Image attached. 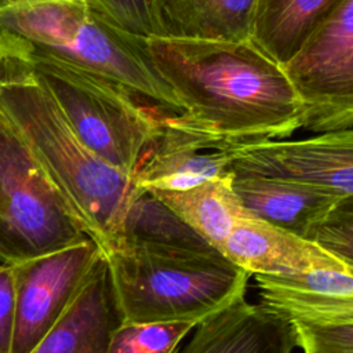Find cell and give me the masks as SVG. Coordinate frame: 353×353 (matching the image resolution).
I'll list each match as a JSON object with an SVG mask.
<instances>
[{"label": "cell", "mask_w": 353, "mask_h": 353, "mask_svg": "<svg viewBox=\"0 0 353 353\" xmlns=\"http://www.w3.org/2000/svg\"><path fill=\"white\" fill-rule=\"evenodd\" d=\"M149 50L179 103L174 120L214 149L302 128L303 106L284 68L251 40L150 37Z\"/></svg>", "instance_id": "obj_1"}, {"label": "cell", "mask_w": 353, "mask_h": 353, "mask_svg": "<svg viewBox=\"0 0 353 353\" xmlns=\"http://www.w3.org/2000/svg\"><path fill=\"white\" fill-rule=\"evenodd\" d=\"M0 110L46 175L103 250L116 247L124 216L143 190L132 175L94 154L19 57L0 51Z\"/></svg>", "instance_id": "obj_2"}, {"label": "cell", "mask_w": 353, "mask_h": 353, "mask_svg": "<svg viewBox=\"0 0 353 353\" xmlns=\"http://www.w3.org/2000/svg\"><path fill=\"white\" fill-rule=\"evenodd\" d=\"M103 254L123 321L200 323L245 296L251 276L197 233Z\"/></svg>", "instance_id": "obj_3"}, {"label": "cell", "mask_w": 353, "mask_h": 353, "mask_svg": "<svg viewBox=\"0 0 353 353\" xmlns=\"http://www.w3.org/2000/svg\"><path fill=\"white\" fill-rule=\"evenodd\" d=\"M0 51L72 63L179 113L176 97L153 61L149 39L114 26L84 3L0 4Z\"/></svg>", "instance_id": "obj_4"}, {"label": "cell", "mask_w": 353, "mask_h": 353, "mask_svg": "<svg viewBox=\"0 0 353 353\" xmlns=\"http://www.w3.org/2000/svg\"><path fill=\"white\" fill-rule=\"evenodd\" d=\"M22 59L54 98L77 138L99 159L132 175L160 132L164 114L105 76L48 57Z\"/></svg>", "instance_id": "obj_5"}, {"label": "cell", "mask_w": 353, "mask_h": 353, "mask_svg": "<svg viewBox=\"0 0 353 353\" xmlns=\"http://www.w3.org/2000/svg\"><path fill=\"white\" fill-rule=\"evenodd\" d=\"M88 237L14 124L0 110V259L14 263Z\"/></svg>", "instance_id": "obj_6"}, {"label": "cell", "mask_w": 353, "mask_h": 353, "mask_svg": "<svg viewBox=\"0 0 353 353\" xmlns=\"http://www.w3.org/2000/svg\"><path fill=\"white\" fill-rule=\"evenodd\" d=\"M283 68L303 106L302 128H352L353 0H342Z\"/></svg>", "instance_id": "obj_7"}, {"label": "cell", "mask_w": 353, "mask_h": 353, "mask_svg": "<svg viewBox=\"0 0 353 353\" xmlns=\"http://www.w3.org/2000/svg\"><path fill=\"white\" fill-rule=\"evenodd\" d=\"M103 250L92 239L11 263L17 317L11 353H32L61 321Z\"/></svg>", "instance_id": "obj_8"}, {"label": "cell", "mask_w": 353, "mask_h": 353, "mask_svg": "<svg viewBox=\"0 0 353 353\" xmlns=\"http://www.w3.org/2000/svg\"><path fill=\"white\" fill-rule=\"evenodd\" d=\"M230 170L306 182L353 197V128L296 139H268L226 149Z\"/></svg>", "instance_id": "obj_9"}, {"label": "cell", "mask_w": 353, "mask_h": 353, "mask_svg": "<svg viewBox=\"0 0 353 353\" xmlns=\"http://www.w3.org/2000/svg\"><path fill=\"white\" fill-rule=\"evenodd\" d=\"M222 254L254 276H294L316 270L353 273L352 268L313 240L251 214L239 219Z\"/></svg>", "instance_id": "obj_10"}, {"label": "cell", "mask_w": 353, "mask_h": 353, "mask_svg": "<svg viewBox=\"0 0 353 353\" xmlns=\"http://www.w3.org/2000/svg\"><path fill=\"white\" fill-rule=\"evenodd\" d=\"M228 150H218L201 135L164 114L160 132L142 156L132 178L146 190H185L229 174Z\"/></svg>", "instance_id": "obj_11"}, {"label": "cell", "mask_w": 353, "mask_h": 353, "mask_svg": "<svg viewBox=\"0 0 353 353\" xmlns=\"http://www.w3.org/2000/svg\"><path fill=\"white\" fill-rule=\"evenodd\" d=\"M295 347L288 317L241 296L197 323L178 353H292Z\"/></svg>", "instance_id": "obj_12"}, {"label": "cell", "mask_w": 353, "mask_h": 353, "mask_svg": "<svg viewBox=\"0 0 353 353\" xmlns=\"http://www.w3.org/2000/svg\"><path fill=\"white\" fill-rule=\"evenodd\" d=\"M232 188L247 212L301 237L343 199L306 182L256 174L233 172Z\"/></svg>", "instance_id": "obj_13"}, {"label": "cell", "mask_w": 353, "mask_h": 353, "mask_svg": "<svg viewBox=\"0 0 353 353\" xmlns=\"http://www.w3.org/2000/svg\"><path fill=\"white\" fill-rule=\"evenodd\" d=\"M121 321L103 254L73 305L32 353H106L109 336Z\"/></svg>", "instance_id": "obj_14"}, {"label": "cell", "mask_w": 353, "mask_h": 353, "mask_svg": "<svg viewBox=\"0 0 353 353\" xmlns=\"http://www.w3.org/2000/svg\"><path fill=\"white\" fill-rule=\"evenodd\" d=\"M159 37L247 41L258 0H153Z\"/></svg>", "instance_id": "obj_15"}, {"label": "cell", "mask_w": 353, "mask_h": 353, "mask_svg": "<svg viewBox=\"0 0 353 353\" xmlns=\"http://www.w3.org/2000/svg\"><path fill=\"white\" fill-rule=\"evenodd\" d=\"M233 171L185 190H149L183 223L222 252L240 218L250 215L232 188Z\"/></svg>", "instance_id": "obj_16"}, {"label": "cell", "mask_w": 353, "mask_h": 353, "mask_svg": "<svg viewBox=\"0 0 353 353\" xmlns=\"http://www.w3.org/2000/svg\"><path fill=\"white\" fill-rule=\"evenodd\" d=\"M342 0H258L251 41L284 66Z\"/></svg>", "instance_id": "obj_17"}, {"label": "cell", "mask_w": 353, "mask_h": 353, "mask_svg": "<svg viewBox=\"0 0 353 353\" xmlns=\"http://www.w3.org/2000/svg\"><path fill=\"white\" fill-rule=\"evenodd\" d=\"M197 321H121L110 334L106 353H175Z\"/></svg>", "instance_id": "obj_18"}, {"label": "cell", "mask_w": 353, "mask_h": 353, "mask_svg": "<svg viewBox=\"0 0 353 353\" xmlns=\"http://www.w3.org/2000/svg\"><path fill=\"white\" fill-rule=\"evenodd\" d=\"M262 303L288 319L309 321H353V296H324L255 281Z\"/></svg>", "instance_id": "obj_19"}, {"label": "cell", "mask_w": 353, "mask_h": 353, "mask_svg": "<svg viewBox=\"0 0 353 353\" xmlns=\"http://www.w3.org/2000/svg\"><path fill=\"white\" fill-rule=\"evenodd\" d=\"M353 269V197H343L307 237Z\"/></svg>", "instance_id": "obj_20"}, {"label": "cell", "mask_w": 353, "mask_h": 353, "mask_svg": "<svg viewBox=\"0 0 353 353\" xmlns=\"http://www.w3.org/2000/svg\"><path fill=\"white\" fill-rule=\"evenodd\" d=\"M85 4L114 26L141 37H159L153 0H85Z\"/></svg>", "instance_id": "obj_21"}, {"label": "cell", "mask_w": 353, "mask_h": 353, "mask_svg": "<svg viewBox=\"0 0 353 353\" xmlns=\"http://www.w3.org/2000/svg\"><path fill=\"white\" fill-rule=\"evenodd\" d=\"M290 320L303 353H353V321Z\"/></svg>", "instance_id": "obj_22"}, {"label": "cell", "mask_w": 353, "mask_h": 353, "mask_svg": "<svg viewBox=\"0 0 353 353\" xmlns=\"http://www.w3.org/2000/svg\"><path fill=\"white\" fill-rule=\"evenodd\" d=\"M17 317L15 281L11 263L0 265V353H11Z\"/></svg>", "instance_id": "obj_23"}, {"label": "cell", "mask_w": 353, "mask_h": 353, "mask_svg": "<svg viewBox=\"0 0 353 353\" xmlns=\"http://www.w3.org/2000/svg\"><path fill=\"white\" fill-rule=\"evenodd\" d=\"M40 3H84L85 4V0H0V4L10 6V7L40 4Z\"/></svg>", "instance_id": "obj_24"}, {"label": "cell", "mask_w": 353, "mask_h": 353, "mask_svg": "<svg viewBox=\"0 0 353 353\" xmlns=\"http://www.w3.org/2000/svg\"><path fill=\"white\" fill-rule=\"evenodd\" d=\"M178 350H179V349H178ZM178 350H176V352H175V353H178Z\"/></svg>", "instance_id": "obj_25"}]
</instances>
